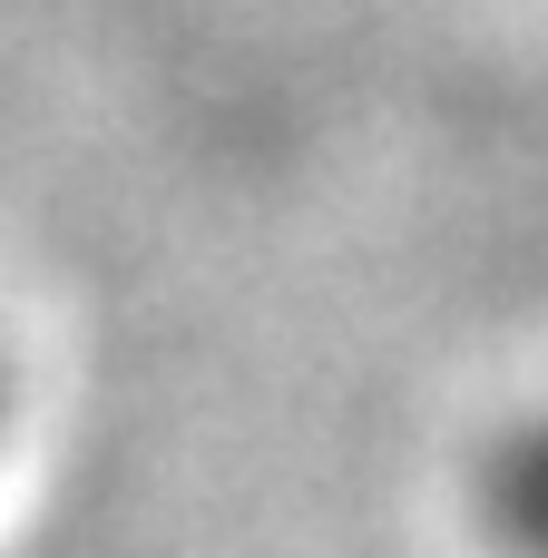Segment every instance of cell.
Returning <instances> with one entry per match:
<instances>
[{"instance_id": "cell-1", "label": "cell", "mask_w": 548, "mask_h": 558, "mask_svg": "<svg viewBox=\"0 0 548 558\" xmlns=\"http://www.w3.org/2000/svg\"><path fill=\"white\" fill-rule=\"evenodd\" d=\"M480 520H490L500 549L548 558V422H520V432L480 461Z\"/></svg>"}, {"instance_id": "cell-2", "label": "cell", "mask_w": 548, "mask_h": 558, "mask_svg": "<svg viewBox=\"0 0 548 558\" xmlns=\"http://www.w3.org/2000/svg\"><path fill=\"white\" fill-rule=\"evenodd\" d=\"M0 402H10V383H0Z\"/></svg>"}]
</instances>
